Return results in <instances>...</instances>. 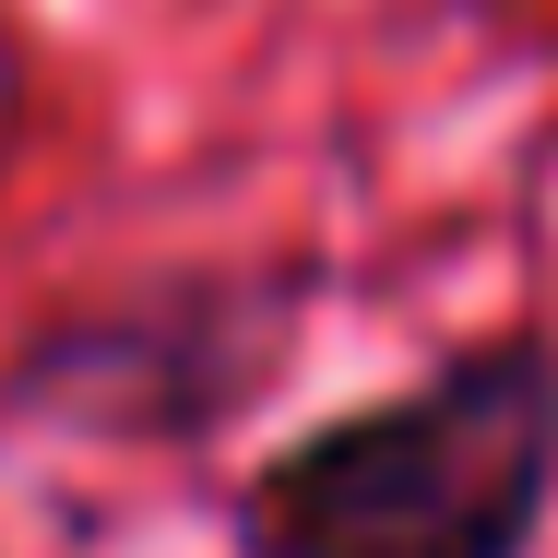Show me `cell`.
Wrapping results in <instances>:
<instances>
[{
  "mask_svg": "<svg viewBox=\"0 0 558 558\" xmlns=\"http://www.w3.org/2000/svg\"><path fill=\"white\" fill-rule=\"evenodd\" d=\"M558 511V344L487 333L310 416L238 475V558H535Z\"/></svg>",
  "mask_w": 558,
  "mask_h": 558,
  "instance_id": "obj_1",
  "label": "cell"
},
{
  "mask_svg": "<svg viewBox=\"0 0 558 558\" xmlns=\"http://www.w3.org/2000/svg\"><path fill=\"white\" fill-rule=\"evenodd\" d=\"M310 274L286 262H191L108 286L60 322H36L0 368V428L12 440H108V451H203L238 428L274 368L298 356Z\"/></svg>",
  "mask_w": 558,
  "mask_h": 558,
  "instance_id": "obj_2",
  "label": "cell"
}]
</instances>
